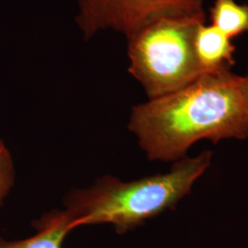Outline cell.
Segmentation results:
<instances>
[{"label": "cell", "mask_w": 248, "mask_h": 248, "mask_svg": "<svg viewBox=\"0 0 248 248\" xmlns=\"http://www.w3.org/2000/svg\"><path fill=\"white\" fill-rule=\"evenodd\" d=\"M128 129L148 159L176 162L202 140L248 138V80L232 70L204 73L192 83L132 108Z\"/></svg>", "instance_id": "6da1fadb"}, {"label": "cell", "mask_w": 248, "mask_h": 248, "mask_svg": "<svg viewBox=\"0 0 248 248\" xmlns=\"http://www.w3.org/2000/svg\"><path fill=\"white\" fill-rule=\"evenodd\" d=\"M213 153L174 162L169 172L125 182L104 176L84 189L72 191L62 210L71 231L83 225L110 224L124 234L174 209L211 166Z\"/></svg>", "instance_id": "7a4b0ae2"}, {"label": "cell", "mask_w": 248, "mask_h": 248, "mask_svg": "<svg viewBox=\"0 0 248 248\" xmlns=\"http://www.w3.org/2000/svg\"><path fill=\"white\" fill-rule=\"evenodd\" d=\"M206 19L205 11L167 15L126 38L128 70L148 99L175 92L204 74L196 57L194 38Z\"/></svg>", "instance_id": "3957f363"}, {"label": "cell", "mask_w": 248, "mask_h": 248, "mask_svg": "<svg viewBox=\"0 0 248 248\" xmlns=\"http://www.w3.org/2000/svg\"><path fill=\"white\" fill-rule=\"evenodd\" d=\"M75 21L84 41L113 31L125 38L155 18L204 10L203 0H76Z\"/></svg>", "instance_id": "277c9868"}, {"label": "cell", "mask_w": 248, "mask_h": 248, "mask_svg": "<svg viewBox=\"0 0 248 248\" xmlns=\"http://www.w3.org/2000/svg\"><path fill=\"white\" fill-rule=\"evenodd\" d=\"M221 31L204 22L194 38L196 57L204 73L232 70L235 64L236 47Z\"/></svg>", "instance_id": "5b68a950"}, {"label": "cell", "mask_w": 248, "mask_h": 248, "mask_svg": "<svg viewBox=\"0 0 248 248\" xmlns=\"http://www.w3.org/2000/svg\"><path fill=\"white\" fill-rule=\"evenodd\" d=\"M36 232L25 239L8 241L0 237V248H62L71 232L62 210H55L32 222Z\"/></svg>", "instance_id": "8992f818"}, {"label": "cell", "mask_w": 248, "mask_h": 248, "mask_svg": "<svg viewBox=\"0 0 248 248\" xmlns=\"http://www.w3.org/2000/svg\"><path fill=\"white\" fill-rule=\"evenodd\" d=\"M210 19L213 26L233 40L248 32V5L236 0H214Z\"/></svg>", "instance_id": "52a82bcc"}, {"label": "cell", "mask_w": 248, "mask_h": 248, "mask_svg": "<svg viewBox=\"0 0 248 248\" xmlns=\"http://www.w3.org/2000/svg\"><path fill=\"white\" fill-rule=\"evenodd\" d=\"M15 166L12 155L0 139V209L15 183Z\"/></svg>", "instance_id": "ba28073f"}, {"label": "cell", "mask_w": 248, "mask_h": 248, "mask_svg": "<svg viewBox=\"0 0 248 248\" xmlns=\"http://www.w3.org/2000/svg\"><path fill=\"white\" fill-rule=\"evenodd\" d=\"M246 77H247V78H248V73L247 74V75H246Z\"/></svg>", "instance_id": "9c48e42d"}, {"label": "cell", "mask_w": 248, "mask_h": 248, "mask_svg": "<svg viewBox=\"0 0 248 248\" xmlns=\"http://www.w3.org/2000/svg\"><path fill=\"white\" fill-rule=\"evenodd\" d=\"M246 3H247V4L248 5V0H247V2H246Z\"/></svg>", "instance_id": "30bf717a"}]
</instances>
